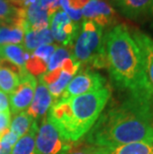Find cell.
<instances>
[{"label": "cell", "instance_id": "obj_2", "mask_svg": "<svg viewBox=\"0 0 153 154\" xmlns=\"http://www.w3.org/2000/svg\"><path fill=\"white\" fill-rule=\"evenodd\" d=\"M106 63L112 83L130 96L152 97L140 50L125 25L112 27L103 36Z\"/></svg>", "mask_w": 153, "mask_h": 154}, {"label": "cell", "instance_id": "obj_5", "mask_svg": "<svg viewBox=\"0 0 153 154\" xmlns=\"http://www.w3.org/2000/svg\"><path fill=\"white\" fill-rule=\"evenodd\" d=\"M73 142L65 140L48 117L42 119L36 135L37 154H65Z\"/></svg>", "mask_w": 153, "mask_h": 154}, {"label": "cell", "instance_id": "obj_1", "mask_svg": "<svg viewBox=\"0 0 153 154\" xmlns=\"http://www.w3.org/2000/svg\"><path fill=\"white\" fill-rule=\"evenodd\" d=\"M93 146L112 147L133 142L153 144V96H130L102 113L87 133Z\"/></svg>", "mask_w": 153, "mask_h": 154}, {"label": "cell", "instance_id": "obj_16", "mask_svg": "<svg viewBox=\"0 0 153 154\" xmlns=\"http://www.w3.org/2000/svg\"><path fill=\"white\" fill-rule=\"evenodd\" d=\"M37 121L32 124L30 130L19 138L17 143L13 146L11 154H37L36 150V135L38 131Z\"/></svg>", "mask_w": 153, "mask_h": 154}, {"label": "cell", "instance_id": "obj_20", "mask_svg": "<svg viewBox=\"0 0 153 154\" xmlns=\"http://www.w3.org/2000/svg\"><path fill=\"white\" fill-rule=\"evenodd\" d=\"M72 79H73V76L65 73L63 71V73H62L60 78L58 79L55 83L47 87L52 97H53L54 103H56L57 100H60V97H62V94H63L65 90H66V88L68 87V85H69Z\"/></svg>", "mask_w": 153, "mask_h": 154}, {"label": "cell", "instance_id": "obj_29", "mask_svg": "<svg viewBox=\"0 0 153 154\" xmlns=\"http://www.w3.org/2000/svg\"><path fill=\"white\" fill-rule=\"evenodd\" d=\"M9 106H10V103H9V97L7 94L0 91V112L9 110Z\"/></svg>", "mask_w": 153, "mask_h": 154}, {"label": "cell", "instance_id": "obj_18", "mask_svg": "<svg viewBox=\"0 0 153 154\" xmlns=\"http://www.w3.org/2000/svg\"><path fill=\"white\" fill-rule=\"evenodd\" d=\"M34 122L35 120L26 111H22V112H19L14 116L13 119L11 120L9 129L16 133L21 138L30 130L32 124Z\"/></svg>", "mask_w": 153, "mask_h": 154}, {"label": "cell", "instance_id": "obj_15", "mask_svg": "<svg viewBox=\"0 0 153 154\" xmlns=\"http://www.w3.org/2000/svg\"><path fill=\"white\" fill-rule=\"evenodd\" d=\"M27 21L31 30L36 32L49 28L50 19L48 17L47 11L42 7L40 0H37L27 8Z\"/></svg>", "mask_w": 153, "mask_h": 154}, {"label": "cell", "instance_id": "obj_26", "mask_svg": "<svg viewBox=\"0 0 153 154\" xmlns=\"http://www.w3.org/2000/svg\"><path fill=\"white\" fill-rule=\"evenodd\" d=\"M73 143L71 148L65 154H96L93 145H78Z\"/></svg>", "mask_w": 153, "mask_h": 154}, {"label": "cell", "instance_id": "obj_30", "mask_svg": "<svg viewBox=\"0 0 153 154\" xmlns=\"http://www.w3.org/2000/svg\"><path fill=\"white\" fill-rule=\"evenodd\" d=\"M90 1V0H69V5L71 8L75 9V10H81Z\"/></svg>", "mask_w": 153, "mask_h": 154}, {"label": "cell", "instance_id": "obj_25", "mask_svg": "<svg viewBox=\"0 0 153 154\" xmlns=\"http://www.w3.org/2000/svg\"><path fill=\"white\" fill-rule=\"evenodd\" d=\"M81 65L82 64H81L80 62L76 61L75 59L68 58L63 62V64H62V66H61V69L65 72V73L69 74V75H71V76L74 77L75 75L78 73V71L80 70Z\"/></svg>", "mask_w": 153, "mask_h": 154}, {"label": "cell", "instance_id": "obj_19", "mask_svg": "<svg viewBox=\"0 0 153 154\" xmlns=\"http://www.w3.org/2000/svg\"><path fill=\"white\" fill-rule=\"evenodd\" d=\"M20 84V77L12 70L0 67V91L5 94H12Z\"/></svg>", "mask_w": 153, "mask_h": 154}, {"label": "cell", "instance_id": "obj_17", "mask_svg": "<svg viewBox=\"0 0 153 154\" xmlns=\"http://www.w3.org/2000/svg\"><path fill=\"white\" fill-rule=\"evenodd\" d=\"M25 30L23 27L12 23L0 24V45H21L24 41Z\"/></svg>", "mask_w": 153, "mask_h": 154}, {"label": "cell", "instance_id": "obj_7", "mask_svg": "<svg viewBox=\"0 0 153 154\" xmlns=\"http://www.w3.org/2000/svg\"><path fill=\"white\" fill-rule=\"evenodd\" d=\"M50 27L53 38L66 47H73L79 34V25L72 21L63 9L54 13L50 18Z\"/></svg>", "mask_w": 153, "mask_h": 154}, {"label": "cell", "instance_id": "obj_12", "mask_svg": "<svg viewBox=\"0 0 153 154\" xmlns=\"http://www.w3.org/2000/svg\"><path fill=\"white\" fill-rule=\"evenodd\" d=\"M93 150L96 154H153V144L133 142L112 147L93 146Z\"/></svg>", "mask_w": 153, "mask_h": 154}, {"label": "cell", "instance_id": "obj_22", "mask_svg": "<svg viewBox=\"0 0 153 154\" xmlns=\"http://www.w3.org/2000/svg\"><path fill=\"white\" fill-rule=\"evenodd\" d=\"M68 58H70V52L68 51V49L65 47H59V46H58L56 51L54 52V54L52 55V57L50 58V60H49L47 72L61 68L63 62Z\"/></svg>", "mask_w": 153, "mask_h": 154}, {"label": "cell", "instance_id": "obj_13", "mask_svg": "<svg viewBox=\"0 0 153 154\" xmlns=\"http://www.w3.org/2000/svg\"><path fill=\"white\" fill-rule=\"evenodd\" d=\"M115 3L126 17L136 19L150 12L152 0H115Z\"/></svg>", "mask_w": 153, "mask_h": 154}, {"label": "cell", "instance_id": "obj_10", "mask_svg": "<svg viewBox=\"0 0 153 154\" xmlns=\"http://www.w3.org/2000/svg\"><path fill=\"white\" fill-rule=\"evenodd\" d=\"M53 103L54 100L48 88L39 80V84L36 88L33 100L26 110V112L35 121H37L38 119H44L46 116V113L50 110Z\"/></svg>", "mask_w": 153, "mask_h": 154}, {"label": "cell", "instance_id": "obj_24", "mask_svg": "<svg viewBox=\"0 0 153 154\" xmlns=\"http://www.w3.org/2000/svg\"><path fill=\"white\" fill-rule=\"evenodd\" d=\"M57 48H58V45H56V44L41 45L31 54H33L34 56H36V57L40 58L41 60H43L44 62H46L48 64L49 60H50V58L52 57V55L54 54V52L56 51Z\"/></svg>", "mask_w": 153, "mask_h": 154}, {"label": "cell", "instance_id": "obj_11", "mask_svg": "<svg viewBox=\"0 0 153 154\" xmlns=\"http://www.w3.org/2000/svg\"><path fill=\"white\" fill-rule=\"evenodd\" d=\"M131 35L140 50L146 78L153 91V39L138 30Z\"/></svg>", "mask_w": 153, "mask_h": 154}, {"label": "cell", "instance_id": "obj_21", "mask_svg": "<svg viewBox=\"0 0 153 154\" xmlns=\"http://www.w3.org/2000/svg\"><path fill=\"white\" fill-rule=\"evenodd\" d=\"M25 68L26 71L32 76H42L48 71V64L43 60H41L40 58L31 54L29 59L26 61Z\"/></svg>", "mask_w": 153, "mask_h": 154}, {"label": "cell", "instance_id": "obj_3", "mask_svg": "<svg viewBox=\"0 0 153 154\" xmlns=\"http://www.w3.org/2000/svg\"><path fill=\"white\" fill-rule=\"evenodd\" d=\"M110 96V88L106 86L73 99L60 100L52 104L48 119L65 140L77 142L90 131L99 119Z\"/></svg>", "mask_w": 153, "mask_h": 154}, {"label": "cell", "instance_id": "obj_6", "mask_svg": "<svg viewBox=\"0 0 153 154\" xmlns=\"http://www.w3.org/2000/svg\"><path fill=\"white\" fill-rule=\"evenodd\" d=\"M106 80L105 77L97 72L87 69L72 79L60 100L73 99L75 97L100 90L106 87Z\"/></svg>", "mask_w": 153, "mask_h": 154}, {"label": "cell", "instance_id": "obj_14", "mask_svg": "<svg viewBox=\"0 0 153 154\" xmlns=\"http://www.w3.org/2000/svg\"><path fill=\"white\" fill-rule=\"evenodd\" d=\"M30 55L31 54L26 51L23 45H0V59L11 62L19 68L26 69V61L29 59Z\"/></svg>", "mask_w": 153, "mask_h": 154}, {"label": "cell", "instance_id": "obj_4", "mask_svg": "<svg viewBox=\"0 0 153 154\" xmlns=\"http://www.w3.org/2000/svg\"><path fill=\"white\" fill-rule=\"evenodd\" d=\"M73 59L96 69L107 67L103 28L92 20H84L82 32L73 46Z\"/></svg>", "mask_w": 153, "mask_h": 154}, {"label": "cell", "instance_id": "obj_9", "mask_svg": "<svg viewBox=\"0 0 153 154\" xmlns=\"http://www.w3.org/2000/svg\"><path fill=\"white\" fill-rule=\"evenodd\" d=\"M86 20H92L99 27H107L115 24L118 20L115 11L103 0H90L82 10Z\"/></svg>", "mask_w": 153, "mask_h": 154}, {"label": "cell", "instance_id": "obj_33", "mask_svg": "<svg viewBox=\"0 0 153 154\" xmlns=\"http://www.w3.org/2000/svg\"><path fill=\"white\" fill-rule=\"evenodd\" d=\"M150 13L153 16V0H152V4H151V8H150Z\"/></svg>", "mask_w": 153, "mask_h": 154}, {"label": "cell", "instance_id": "obj_8", "mask_svg": "<svg viewBox=\"0 0 153 154\" xmlns=\"http://www.w3.org/2000/svg\"><path fill=\"white\" fill-rule=\"evenodd\" d=\"M37 85L36 78L29 73L20 79L19 86L15 88V91L9 97L11 111L14 116L24 110H27L33 100Z\"/></svg>", "mask_w": 153, "mask_h": 154}, {"label": "cell", "instance_id": "obj_32", "mask_svg": "<svg viewBox=\"0 0 153 154\" xmlns=\"http://www.w3.org/2000/svg\"><path fill=\"white\" fill-rule=\"evenodd\" d=\"M12 148L13 147H11L10 145L0 141V154H11Z\"/></svg>", "mask_w": 153, "mask_h": 154}, {"label": "cell", "instance_id": "obj_27", "mask_svg": "<svg viewBox=\"0 0 153 154\" xmlns=\"http://www.w3.org/2000/svg\"><path fill=\"white\" fill-rule=\"evenodd\" d=\"M11 123V113L10 111H2L0 112V137L8 130Z\"/></svg>", "mask_w": 153, "mask_h": 154}, {"label": "cell", "instance_id": "obj_31", "mask_svg": "<svg viewBox=\"0 0 153 154\" xmlns=\"http://www.w3.org/2000/svg\"><path fill=\"white\" fill-rule=\"evenodd\" d=\"M9 2L13 7L21 9H26L31 5L29 0H9Z\"/></svg>", "mask_w": 153, "mask_h": 154}, {"label": "cell", "instance_id": "obj_28", "mask_svg": "<svg viewBox=\"0 0 153 154\" xmlns=\"http://www.w3.org/2000/svg\"><path fill=\"white\" fill-rule=\"evenodd\" d=\"M19 138H20V137H19L17 134L14 133L13 131H11L10 129H8L7 131H6L1 137H0V141L4 142L6 144H8V145H10L11 147H13L16 143H17Z\"/></svg>", "mask_w": 153, "mask_h": 154}, {"label": "cell", "instance_id": "obj_23", "mask_svg": "<svg viewBox=\"0 0 153 154\" xmlns=\"http://www.w3.org/2000/svg\"><path fill=\"white\" fill-rule=\"evenodd\" d=\"M17 8L13 6L6 0H0V22L11 23L15 18Z\"/></svg>", "mask_w": 153, "mask_h": 154}]
</instances>
